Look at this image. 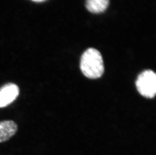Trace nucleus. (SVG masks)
<instances>
[{
	"label": "nucleus",
	"instance_id": "f257e3e1",
	"mask_svg": "<svg viewBox=\"0 0 156 155\" xmlns=\"http://www.w3.org/2000/svg\"><path fill=\"white\" fill-rule=\"evenodd\" d=\"M80 69L83 74L90 79H97L102 76L104 67L101 53L93 48L84 51L81 57Z\"/></svg>",
	"mask_w": 156,
	"mask_h": 155
},
{
	"label": "nucleus",
	"instance_id": "f03ea898",
	"mask_svg": "<svg viewBox=\"0 0 156 155\" xmlns=\"http://www.w3.org/2000/svg\"><path fill=\"white\" fill-rule=\"evenodd\" d=\"M136 86L142 96L146 98H153L156 92V74L152 70L141 73L137 78Z\"/></svg>",
	"mask_w": 156,
	"mask_h": 155
},
{
	"label": "nucleus",
	"instance_id": "7ed1b4c3",
	"mask_svg": "<svg viewBox=\"0 0 156 155\" xmlns=\"http://www.w3.org/2000/svg\"><path fill=\"white\" fill-rule=\"evenodd\" d=\"M19 94V88L15 84L9 83L0 88V108L13 102Z\"/></svg>",
	"mask_w": 156,
	"mask_h": 155
},
{
	"label": "nucleus",
	"instance_id": "20e7f679",
	"mask_svg": "<svg viewBox=\"0 0 156 155\" xmlns=\"http://www.w3.org/2000/svg\"><path fill=\"white\" fill-rule=\"evenodd\" d=\"M17 130V124L13 120L0 122V143L10 139L16 134Z\"/></svg>",
	"mask_w": 156,
	"mask_h": 155
},
{
	"label": "nucleus",
	"instance_id": "39448f33",
	"mask_svg": "<svg viewBox=\"0 0 156 155\" xmlns=\"http://www.w3.org/2000/svg\"><path fill=\"white\" fill-rule=\"evenodd\" d=\"M109 0H87L86 7L93 13H100L109 6Z\"/></svg>",
	"mask_w": 156,
	"mask_h": 155
},
{
	"label": "nucleus",
	"instance_id": "423d86ee",
	"mask_svg": "<svg viewBox=\"0 0 156 155\" xmlns=\"http://www.w3.org/2000/svg\"><path fill=\"white\" fill-rule=\"evenodd\" d=\"M33 1L37 2H41L44 1L45 0H32Z\"/></svg>",
	"mask_w": 156,
	"mask_h": 155
}]
</instances>
